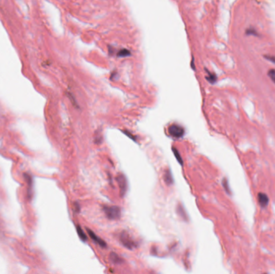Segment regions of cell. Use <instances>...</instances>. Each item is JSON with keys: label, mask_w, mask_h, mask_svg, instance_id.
<instances>
[{"label": "cell", "mask_w": 275, "mask_h": 274, "mask_svg": "<svg viewBox=\"0 0 275 274\" xmlns=\"http://www.w3.org/2000/svg\"><path fill=\"white\" fill-rule=\"evenodd\" d=\"M103 211L107 218L110 219H118L121 216V209L118 206H105Z\"/></svg>", "instance_id": "6da1fadb"}, {"label": "cell", "mask_w": 275, "mask_h": 274, "mask_svg": "<svg viewBox=\"0 0 275 274\" xmlns=\"http://www.w3.org/2000/svg\"><path fill=\"white\" fill-rule=\"evenodd\" d=\"M119 238H120V241H121V244L124 245L126 247H127L128 249H134V248H135L137 247L135 242L130 238L126 232H121L120 234Z\"/></svg>", "instance_id": "7a4b0ae2"}, {"label": "cell", "mask_w": 275, "mask_h": 274, "mask_svg": "<svg viewBox=\"0 0 275 274\" xmlns=\"http://www.w3.org/2000/svg\"><path fill=\"white\" fill-rule=\"evenodd\" d=\"M169 134L172 136V138H180L184 134V129L183 127L176 125V124H173L172 126H169L168 129Z\"/></svg>", "instance_id": "3957f363"}, {"label": "cell", "mask_w": 275, "mask_h": 274, "mask_svg": "<svg viewBox=\"0 0 275 274\" xmlns=\"http://www.w3.org/2000/svg\"><path fill=\"white\" fill-rule=\"evenodd\" d=\"M117 180H118L119 189H120V194H121V196H124L126 193V191H127L128 188V183L126 178L125 175L121 174L118 176Z\"/></svg>", "instance_id": "277c9868"}, {"label": "cell", "mask_w": 275, "mask_h": 274, "mask_svg": "<svg viewBox=\"0 0 275 274\" xmlns=\"http://www.w3.org/2000/svg\"><path fill=\"white\" fill-rule=\"evenodd\" d=\"M86 231H87V232H88V234H89V236H90V238L93 239V240L95 241V243H97L98 245H99L101 247H106V243L102 239H101L100 237L97 236V235H96V234H95L93 231H91V230L89 229V228H86Z\"/></svg>", "instance_id": "5b68a950"}, {"label": "cell", "mask_w": 275, "mask_h": 274, "mask_svg": "<svg viewBox=\"0 0 275 274\" xmlns=\"http://www.w3.org/2000/svg\"><path fill=\"white\" fill-rule=\"evenodd\" d=\"M163 180H164V182H165L167 185H172V183H174V179H173V176H172V171L171 170H167V171L164 172V174H163Z\"/></svg>", "instance_id": "8992f818"}, {"label": "cell", "mask_w": 275, "mask_h": 274, "mask_svg": "<svg viewBox=\"0 0 275 274\" xmlns=\"http://www.w3.org/2000/svg\"><path fill=\"white\" fill-rule=\"evenodd\" d=\"M257 199H258V202H259V203H260V205L261 207H266L268 205L269 199H268V197H267V195H266V194H263V193L258 194Z\"/></svg>", "instance_id": "52a82bcc"}, {"label": "cell", "mask_w": 275, "mask_h": 274, "mask_svg": "<svg viewBox=\"0 0 275 274\" xmlns=\"http://www.w3.org/2000/svg\"><path fill=\"white\" fill-rule=\"evenodd\" d=\"M110 257V260H111L113 263H115V264H121V263H123V260L121 259L118 255H117V254L114 253V252H111Z\"/></svg>", "instance_id": "ba28073f"}, {"label": "cell", "mask_w": 275, "mask_h": 274, "mask_svg": "<svg viewBox=\"0 0 275 274\" xmlns=\"http://www.w3.org/2000/svg\"><path fill=\"white\" fill-rule=\"evenodd\" d=\"M77 232L78 233V236H79V237H80V239L82 241L85 242L87 240V236L85 235V233L84 232V231L81 228V227L79 226V225L77 226Z\"/></svg>", "instance_id": "9c48e42d"}, {"label": "cell", "mask_w": 275, "mask_h": 274, "mask_svg": "<svg viewBox=\"0 0 275 274\" xmlns=\"http://www.w3.org/2000/svg\"><path fill=\"white\" fill-rule=\"evenodd\" d=\"M177 212H178V214L180 215L181 217H182L183 219H185V220H187V216L186 212H185L184 208H183V207L181 206L180 204V205L178 206Z\"/></svg>", "instance_id": "30bf717a"}, {"label": "cell", "mask_w": 275, "mask_h": 274, "mask_svg": "<svg viewBox=\"0 0 275 274\" xmlns=\"http://www.w3.org/2000/svg\"><path fill=\"white\" fill-rule=\"evenodd\" d=\"M172 150H173L174 155L175 156L176 159H177L178 162H180V165L183 166V159H182V158H181L180 154V153H179V151H178L177 149H175V148H172Z\"/></svg>", "instance_id": "8fae6325"}, {"label": "cell", "mask_w": 275, "mask_h": 274, "mask_svg": "<svg viewBox=\"0 0 275 274\" xmlns=\"http://www.w3.org/2000/svg\"><path fill=\"white\" fill-rule=\"evenodd\" d=\"M246 34H247V35H257V32L256 30H254L253 28H252L251 27V28H249V29H248L247 31H246Z\"/></svg>", "instance_id": "7c38bea8"}, {"label": "cell", "mask_w": 275, "mask_h": 274, "mask_svg": "<svg viewBox=\"0 0 275 274\" xmlns=\"http://www.w3.org/2000/svg\"><path fill=\"white\" fill-rule=\"evenodd\" d=\"M269 76L270 77V78L272 79V80L274 82L275 84V70L274 69H271V70L269 71Z\"/></svg>", "instance_id": "4fadbf2b"}, {"label": "cell", "mask_w": 275, "mask_h": 274, "mask_svg": "<svg viewBox=\"0 0 275 274\" xmlns=\"http://www.w3.org/2000/svg\"><path fill=\"white\" fill-rule=\"evenodd\" d=\"M208 74H209V77H208V80H209L211 83L215 82V81L216 80V76H215V75H212V74H210L209 72H208Z\"/></svg>", "instance_id": "5bb4252c"}, {"label": "cell", "mask_w": 275, "mask_h": 274, "mask_svg": "<svg viewBox=\"0 0 275 274\" xmlns=\"http://www.w3.org/2000/svg\"><path fill=\"white\" fill-rule=\"evenodd\" d=\"M80 206H79V205H78V203H75V204H74V211H75V212H80Z\"/></svg>", "instance_id": "9a60e30c"}, {"label": "cell", "mask_w": 275, "mask_h": 274, "mask_svg": "<svg viewBox=\"0 0 275 274\" xmlns=\"http://www.w3.org/2000/svg\"><path fill=\"white\" fill-rule=\"evenodd\" d=\"M268 60H270V61H272V62H274V63H275V57L274 56H268Z\"/></svg>", "instance_id": "2e32d148"}]
</instances>
